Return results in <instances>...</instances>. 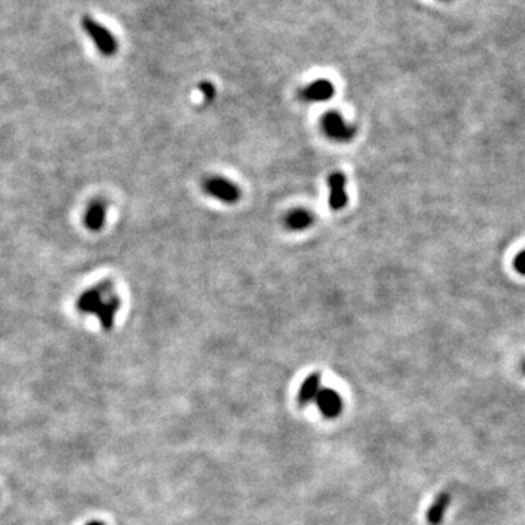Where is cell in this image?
Returning <instances> with one entry per match:
<instances>
[{"label":"cell","mask_w":525,"mask_h":525,"mask_svg":"<svg viewBox=\"0 0 525 525\" xmlns=\"http://www.w3.org/2000/svg\"><path fill=\"white\" fill-rule=\"evenodd\" d=\"M122 299L114 290V285L110 280H103L86 289L77 298L76 308L82 314H92L100 320L105 332H110L114 325L115 314L120 309Z\"/></svg>","instance_id":"6da1fadb"},{"label":"cell","mask_w":525,"mask_h":525,"mask_svg":"<svg viewBox=\"0 0 525 525\" xmlns=\"http://www.w3.org/2000/svg\"><path fill=\"white\" fill-rule=\"evenodd\" d=\"M82 27L91 37V40L95 43L96 48L104 56H114L117 50H119V43H117L111 31L103 27L100 22H96L91 16H85L82 19Z\"/></svg>","instance_id":"7a4b0ae2"},{"label":"cell","mask_w":525,"mask_h":525,"mask_svg":"<svg viewBox=\"0 0 525 525\" xmlns=\"http://www.w3.org/2000/svg\"><path fill=\"white\" fill-rule=\"evenodd\" d=\"M203 188L207 194H210V196L223 203H235L241 196L238 186L222 177L207 179L203 184Z\"/></svg>","instance_id":"3957f363"},{"label":"cell","mask_w":525,"mask_h":525,"mask_svg":"<svg viewBox=\"0 0 525 525\" xmlns=\"http://www.w3.org/2000/svg\"><path fill=\"white\" fill-rule=\"evenodd\" d=\"M321 124H323V129H324L325 134L330 136V138L335 139V141H339V142L350 141L354 138L355 131H356L355 127L346 124L342 114L336 112V111H330V112L324 114Z\"/></svg>","instance_id":"277c9868"},{"label":"cell","mask_w":525,"mask_h":525,"mask_svg":"<svg viewBox=\"0 0 525 525\" xmlns=\"http://www.w3.org/2000/svg\"><path fill=\"white\" fill-rule=\"evenodd\" d=\"M316 403L320 408V412L328 417V419H335L342 415L343 410V400L340 394H337L335 390H330V388H324V390H320L318 394L316 396Z\"/></svg>","instance_id":"5b68a950"},{"label":"cell","mask_w":525,"mask_h":525,"mask_svg":"<svg viewBox=\"0 0 525 525\" xmlns=\"http://www.w3.org/2000/svg\"><path fill=\"white\" fill-rule=\"evenodd\" d=\"M335 95V85L328 79L313 81L301 91V96L309 103L328 101Z\"/></svg>","instance_id":"8992f818"},{"label":"cell","mask_w":525,"mask_h":525,"mask_svg":"<svg viewBox=\"0 0 525 525\" xmlns=\"http://www.w3.org/2000/svg\"><path fill=\"white\" fill-rule=\"evenodd\" d=\"M328 188H330V207L335 210H340L347 203L346 194V177L342 172H333L328 177Z\"/></svg>","instance_id":"52a82bcc"},{"label":"cell","mask_w":525,"mask_h":525,"mask_svg":"<svg viewBox=\"0 0 525 525\" xmlns=\"http://www.w3.org/2000/svg\"><path fill=\"white\" fill-rule=\"evenodd\" d=\"M107 219V205L104 200L98 199L91 202L85 212L84 223L89 231H100Z\"/></svg>","instance_id":"ba28073f"},{"label":"cell","mask_w":525,"mask_h":525,"mask_svg":"<svg viewBox=\"0 0 525 525\" xmlns=\"http://www.w3.org/2000/svg\"><path fill=\"white\" fill-rule=\"evenodd\" d=\"M450 503H451V495L448 492H442L441 495H438L434 503L429 507V510H427V514H426L427 522H429L431 525H439L445 517L446 510L450 508Z\"/></svg>","instance_id":"9c48e42d"},{"label":"cell","mask_w":525,"mask_h":525,"mask_svg":"<svg viewBox=\"0 0 525 525\" xmlns=\"http://www.w3.org/2000/svg\"><path fill=\"white\" fill-rule=\"evenodd\" d=\"M321 385V377L318 372L311 374L301 385L299 393H298V401L301 406H306L316 398V396L320 391Z\"/></svg>","instance_id":"30bf717a"},{"label":"cell","mask_w":525,"mask_h":525,"mask_svg":"<svg viewBox=\"0 0 525 525\" xmlns=\"http://www.w3.org/2000/svg\"><path fill=\"white\" fill-rule=\"evenodd\" d=\"M313 221H314L313 215H311L306 209H295L287 213L285 223L292 231H302L311 226Z\"/></svg>","instance_id":"8fae6325"},{"label":"cell","mask_w":525,"mask_h":525,"mask_svg":"<svg viewBox=\"0 0 525 525\" xmlns=\"http://www.w3.org/2000/svg\"><path fill=\"white\" fill-rule=\"evenodd\" d=\"M199 89L202 91V93H203V96H205V100H206V101H212L213 98H215L216 89H215V86H213L212 82H209V81H203V82L199 85Z\"/></svg>","instance_id":"7c38bea8"},{"label":"cell","mask_w":525,"mask_h":525,"mask_svg":"<svg viewBox=\"0 0 525 525\" xmlns=\"http://www.w3.org/2000/svg\"><path fill=\"white\" fill-rule=\"evenodd\" d=\"M514 267L521 275H525V251H521L514 260Z\"/></svg>","instance_id":"4fadbf2b"},{"label":"cell","mask_w":525,"mask_h":525,"mask_svg":"<svg viewBox=\"0 0 525 525\" xmlns=\"http://www.w3.org/2000/svg\"><path fill=\"white\" fill-rule=\"evenodd\" d=\"M86 525H105L103 521H98V519H95V521H89Z\"/></svg>","instance_id":"5bb4252c"},{"label":"cell","mask_w":525,"mask_h":525,"mask_svg":"<svg viewBox=\"0 0 525 525\" xmlns=\"http://www.w3.org/2000/svg\"><path fill=\"white\" fill-rule=\"evenodd\" d=\"M521 371H522V374L525 375V361L522 362V365H521Z\"/></svg>","instance_id":"9a60e30c"},{"label":"cell","mask_w":525,"mask_h":525,"mask_svg":"<svg viewBox=\"0 0 525 525\" xmlns=\"http://www.w3.org/2000/svg\"><path fill=\"white\" fill-rule=\"evenodd\" d=\"M445 2H448V0H445Z\"/></svg>","instance_id":"2e32d148"}]
</instances>
